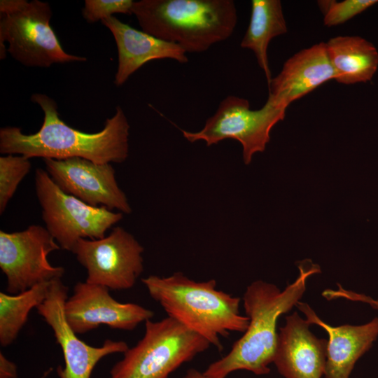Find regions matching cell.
<instances>
[{"label":"cell","mask_w":378,"mask_h":378,"mask_svg":"<svg viewBox=\"0 0 378 378\" xmlns=\"http://www.w3.org/2000/svg\"><path fill=\"white\" fill-rule=\"evenodd\" d=\"M51 281L39 284L15 295L0 292V344L10 345L26 324L29 314L46 298Z\"/></svg>","instance_id":"20"},{"label":"cell","mask_w":378,"mask_h":378,"mask_svg":"<svg viewBox=\"0 0 378 378\" xmlns=\"http://www.w3.org/2000/svg\"><path fill=\"white\" fill-rule=\"evenodd\" d=\"M68 287L61 279L51 281L44 301L36 309L51 328L60 346L64 365L57 368L59 378H90L96 365L103 358L113 354H124L128 344L122 341L106 340L100 346H90L79 339L68 324L64 311L68 298Z\"/></svg>","instance_id":"11"},{"label":"cell","mask_w":378,"mask_h":378,"mask_svg":"<svg viewBox=\"0 0 378 378\" xmlns=\"http://www.w3.org/2000/svg\"><path fill=\"white\" fill-rule=\"evenodd\" d=\"M296 306L310 325L316 324L328 334L326 378H349L356 362L378 337V318L363 325L333 327L323 321L308 304L299 301Z\"/></svg>","instance_id":"17"},{"label":"cell","mask_w":378,"mask_h":378,"mask_svg":"<svg viewBox=\"0 0 378 378\" xmlns=\"http://www.w3.org/2000/svg\"><path fill=\"white\" fill-rule=\"evenodd\" d=\"M287 31L281 3L279 0H253L248 28L241 47L251 50L263 70L267 84L272 80L267 48L272 38Z\"/></svg>","instance_id":"19"},{"label":"cell","mask_w":378,"mask_h":378,"mask_svg":"<svg viewBox=\"0 0 378 378\" xmlns=\"http://www.w3.org/2000/svg\"><path fill=\"white\" fill-rule=\"evenodd\" d=\"M330 80H335V73L326 43L321 42L298 52L284 63L268 84L267 99L287 108L291 102Z\"/></svg>","instance_id":"15"},{"label":"cell","mask_w":378,"mask_h":378,"mask_svg":"<svg viewBox=\"0 0 378 378\" xmlns=\"http://www.w3.org/2000/svg\"><path fill=\"white\" fill-rule=\"evenodd\" d=\"M71 252L87 271L85 281L108 289L132 288L144 270V247L121 227L102 239H78Z\"/></svg>","instance_id":"9"},{"label":"cell","mask_w":378,"mask_h":378,"mask_svg":"<svg viewBox=\"0 0 378 378\" xmlns=\"http://www.w3.org/2000/svg\"><path fill=\"white\" fill-rule=\"evenodd\" d=\"M0 378H18L16 365L0 353Z\"/></svg>","instance_id":"24"},{"label":"cell","mask_w":378,"mask_h":378,"mask_svg":"<svg viewBox=\"0 0 378 378\" xmlns=\"http://www.w3.org/2000/svg\"><path fill=\"white\" fill-rule=\"evenodd\" d=\"M280 328L274 363L285 378H321L324 374L328 341L317 338L309 323L297 312Z\"/></svg>","instance_id":"14"},{"label":"cell","mask_w":378,"mask_h":378,"mask_svg":"<svg viewBox=\"0 0 378 378\" xmlns=\"http://www.w3.org/2000/svg\"><path fill=\"white\" fill-rule=\"evenodd\" d=\"M298 268V277L284 290L261 280L246 288L243 302L249 319L248 328L227 354L208 366L204 372L206 376L225 378L231 372L241 370L256 375L270 372L269 365L274 362L278 342V318L300 301L308 277L321 272L319 266L310 260L300 262Z\"/></svg>","instance_id":"2"},{"label":"cell","mask_w":378,"mask_h":378,"mask_svg":"<svg viewBox=\"0 0 378 378\" xmlns=\"http://www.w3.org/2000/svg\"><path fill=\"white\" fill-rule=\"evenodd\" d=\"M378 3V0L319 1L318 4L324 13L323 23L327 27L344 23Z\"/></svg>","instance_id":"22"},{"label":"cell","mask_w":378,"mask_h":378,"mask_svg":"<svg viewBox=\"0 0 378 378\" xmlns=\"http://www.w3.org/2000/svg\"><path fill=\"white\" fill-rule=\"evenodd\" d=\"M150 296L167 316L197 333L219 351L220 337L244 332L249 319L239 312L241 299L216 289V281L197 282L181 272L167 277L150 275L141 279Z\"/></svg>","instance_id":"3"},{"label":"cell","mask_w":378,"mask_h":378,"mask_svg":"<svg viewBox=\"0 0 378 378\" xmlns=\"http://www.w3.org/2000/svg\"><path fill=\"white\" fill-rule=\"evenodd\" d=\"M286 111L268 99L261 108L252 110L247 99L230 95L222 100L200 131L181 132L189 142L204 141L207 146L235 139L242 146L244 162L248 164L255 153L265 150L271 130L284 118Z\"/></svg>","instance_id":"8"},{"label":"cell","mask_w":378,"mask_h":378,"mask_svg":"<svg viewBox=\"0 0 378 378\" xmlns=\"http://www.w3.org/2000/svg\"><path fill=\"white\" fill-rule=\"evenodd\" d=\"M133 4L132 0H85L82 13L87 22L92 23L115 13L130 15Z\"/></svg>","instance_id":"23"},{"label":"cell","mask_w":378,"mask_h":378,"mask_svg":"<svg viewBox=\"0 0 378 378\" xmlns=\"http://www.w3.org/2000/svg\"><path fill=\"white\" fill-rule=\"evenodd\" d=\"M102 23L112 33L118 48V65L114 79L117 86L123 85L132 74L151 60L188 62L186 51L179 45L137 30L115 16L104 19Z\"/></svg>","instance_id":"16"},{"label":"cell","mask_w":378,"mask_h":378,"mask_svg":"<svg viewBox=\"0 0 378 378\" xmlns=\"http://www.w3.org/2000/svg\"><path fill=\"white\" fill-rule=\"evenodd\" d=\"M132 14L144 31L186 52H202L227 39L237 21L232 0H140Z\"/></svg>","instance_id":"4"},{"label":"cell","mask_w":378,"mask_h":378,"mask_svg":"<svg viewBox=\"0 0 378 378\" xmlns=\"http://www.w3.org/2000/svg\"><path fill=\"white\" fill-rule=\"evenodd\" d=\"M31 167L29 158L24 155L0 157V213L3 214L10 200Z\"/></svg>","instance_id":"21"},{"label":"cell","mask_w":378,"mask_h":378,"mask_svg":"<svg viewBox=\"0 0 378 378\" xmlns=\"http://www.w3.org/2000/svg\"><path fill=\"white\" fill-rule=\"evenodd\" d=\"M31 100L44 113L40 130L24 134L18 127L0 130V153L63 160L81 158L97 163H121L129 153L130 124L119 106L112 118L106 119L104 128L87 133L71 127L60 119L57 106L48 96L35 93Z\"/></svg>","instance_id":"1"},{"label":"cell","mask_w":378,"mask_h":378,"mask_svg":"<svg viewBox=\"0 0 378 378\" xmlns=\"http://www.w3.org/2000/svg\"><path fill=\"white\" fill-rule=\"evenodd\" d=\"M64 311L68 324L76 334L86 333L102 325L131 331L154 316L152 310L136 303L117 301L107 287L86 281L74 286Z\"/></svg>","instance_id":"12"},{"label":"cell","mask_w":378,"mask_h":378,"mask_svg":"<svg viewBox=\"0 0 378 378\" xmlns=\"http://www.w3.org/2000/svg\"><path fill=\"white\" fill-rule=\"evenodd\" d=\"M335 80L343 84L370 81L378 69V51L358 36H336L326 43Z\"/></svg>","instance_id":"18"},{"label":"cell","mask_w":378,"mask_h":378,"mask_svg":"<svg viewBox=\"0 0 378 378\" xmlns=\"http://www.w3.org/2000/svg\"><path fill=\"white\" fill-rule=\"evenodd\" d=\"M181 378H210L204 372H201L196 369L191 368L188 370L186 374Z\"/></svg>","instance_id":"26"},{"label":"cell","mask_w":378,"mask_h":378,"mask_svg":"<svg viewBox=\"0 0 378 378\" xmlns=\"http://www.w3.org/2000/svg\"><path fill=\"white\" fill-rule=\"evenodd\" d=\"M44 162L50 177L66 193L92 206L132 212L111 163H97L81 158H47Z\"/></svg>","instance_id":"13"},{"label":"cell","mask_w":378,"mask_h":378,"mask_svg":"<svg viewBox=\"0 0 378 378\" xmlns=\"http://www.w3.org/2000/svg\"><path fill=\"white\" fill-rule=\"evenodd\" d=\"M35 190L46 228L60 248L72 251L80 239H99L122 218V213L90 206L64 192L46 171L35 172Z\"/></svg>","instance_id":"7"},{"label":"cell","mask_w":378,"mask_h":378,"mask_svg":"<svg viewBox=\"0 0 378 378\" xmlns=\"http://www.w3.org/2000/svg\"><path fill=\"white\" fill-rule=\"evenodd\" d=\"M143 337L123 354L110 370V378H169L183 363L211 344L171 317L145 322Z\"/></svg>","instance_id":"6"},{"label":"cell","mask_w":378,"mask_h":378,"mask_svg":"<svg viewBox=\"0 0 378 378\" xmlns=\"http://www.w3.org/2000/svg\"><path fill=\"white\" fill-rule=\"evenodd\" d=\"M60 246L46 227L31 225L26 230L0 231V268L6 277V290L18 294L46 281L61 279L65 270L52 266L48 255Z\"/></svg>","instance_id":"10"},{"label":"cell","mask_w":378,"mask_h":378,"mask_svg":"<svg viewBox=\"0 0 378 378\" xmlns=\"http://www.w3.org/2000/svg\"><path fill=\"white\" fill-rule=\"evenodd\" d=\"M346 298L354 301L364 302L370 304L373 308L378 309V300H374L372 298L364 295L358 294L351 291H347L346 293Z\"/></svg>","instance_id":"25"},{"label":"cell","mask_w":378,"mask_h":378,"mask_svg":"<svg viewBox=\"0 0 378 378\" xmlns=\"http://www.w3.org/2000/svg\"><path fill=\"white\" fill-rule=\"evenodd\" d=\"M52 371V368H48V370L44 371L43 374L39 378H47L50 375Z\"/></svg>","instance_id":"27"},{"label":"cell","mask_w":378,"mask_h":378,"mask_svg":"<svg viewBox=\"0 0 378 378\" xmlns=\"http://www.w3.org/2000/svg\"><path fill=\"white\" fill-rule=\"evenodd\" d=\"M0 58L6 50L28 66L86 61L66 52L50 24V5L39 0L0 1Z\"/></svg>","instance_id":"5"}]
</instances>
